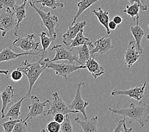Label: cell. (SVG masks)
Listing matches in <instances>:
<instances>
[{
  "mask_svg": "<svg viewBox=\"0 0 149 132\" xmlns=\"http://www.w3.org/2000/svg\"><path fill=\"white\" fill-rule=\"evenodd\" d=\"M112 115H119L123 116L129 124L137 122L140 127L149 124V105L141 102L137 103H131L128 108H120L119 103L112 108H108Z\"/></svg>",
  "mask_w": 149,
  "mask_h": 132,
  "instance_id": "obj_1",
  "label": "cell"
},
{
  "mask_svg": "<svg viewBox=\"0 0 149 132\" xmlns=\"http://www.w3.org/2000/svg\"><path fill=\"white\" fill-rule=\"evenodd\" d=\"M48 60V58L44 59L41 57L40 60H38V61L30 63L28 62L27 59H26L22 62V67H17V69L26 75L28 81H29V87L27 94L26 95V99L30 97L31 91L34 84L36 83L37 80L39 79L41 74L47 69L46 66H47Z\"/></svg>",
  "mask_w": 149,
  "mask_h": 132,
  "instance_id": "obj_2",
  "label": "cell"
},
{
  "mask_svg": "<svg viewBox=\"0 0 149 132\" xmlns=\"http://www.w3.org/2000/svg\"><path fill=\"white\" fill-rule=\"evenodd\" d=\"M30 6L36 10V12L40 15L41 19L42 20L43 26H45L47 28L48 31V35L49 37H55L57 36V34H56L55 31V27L56 26H58L59 24V19L57 16L52 15L50 12H45L42 11V10L41 8H39L36 6V3L34 1L33 3L29 1Z\"/></svg>",
  "mask_w": 149,
  "mask_h": 132,
  "instance_id": "obj_3",
  "label": "cell"
},
{
  "mask_svg": "<svg viewBox=\"0 0 149 132\" xmlns=\"http://www.w3.org/2000/svg\"><path fill=\"white\" fill-rule=\"evenodd\" d=\"M49 108L46 112L45 116L49 115L54 116L56 113H62L66 115L69 113H78L76 110H71L69 105L63 101L62 98L59 95L58 92H54L52 94V101L49 102Z\"/></svg>",
  "mask_w": 149,
  "mask_h": 132,
  "instance_id": "obj_4",
  "label": "cell"
},
{
  "mask_svg": "<svg viewBox=\"0 0 149 132\" xmlns=\"http://www.w3.org/2000/svg\"><path fill=\"white\" fill-rule=\"evenodd\" d=\"M36 36L34 34H29L25 36H20L14 40L12 45L17 46L26 52H34L39 50L40 45V41H36Z\"/></svg>",
  "mask_w": 149,
  "mask_h": 132,
  "instance_id": "obj_5",
  "label": "cell"
},
{
  "mask_svg": "<svg viewBox=\"0 0 149 132\" xmlns=\"http://www.w3.org/2000/svg\"><path fill=\"white\" fill-rule=\"evenodd\" d=\"M46 67H47V69H52L56 75L65 78L66 80H67V76L69 74L77 70L86 68L85 65H74L71 63L57 64L55 62L47 64Z\"/></svg>",
  "mask_w": 149,
  "mask_h": 132,
  "instance_id": "obj_6",
  "label": "cell"
},
{
  "mask_svg": "<svg viewBox=\"0 0 149 132\" xmlns=\"http://www.w3.org/2000/svg\"><path fill=\"white\" fill-rule=\"evenodd\" d=\"M17 20L15 12L11 8H6L5 11L0 14V31L2 37H5L6 33L15 29Z\"/></svg>",
  "mask_w": 149,
  "mask_h": 132,
  "instance_id": "obj_7",
  "label": "cell"
},
{
  "mask_svg": "<svg viewBox=\"0 0 149 132\" xmlns=\"http://www.w3.org/2000/svg\"><path fill=\"white\" fill-rule=\"evenodd\" d=\"M85 87V83L84 82H81L78 83L77 87H76V92L75 97L70 105H69V108L73 110H76L78 112H81L84 117V119H88L86 109L89 105V102L85 101L83 99L82 96H81V90L83 87Z\"/></svg>",
  "mask_w": 149,
  "mask_h": 132,
  "instance_id": "obj_8",
  "label": "cell"
},
{
  "mask_svg": "<svg viewBox=\"0 0 149 132\" xmlns=\"http://www.w3.org/2000/svg\"><path fill=\"white\" fill-rule=\"evenodd\" d=\"M30 98L31 100V103L29 107V112L27 113L26 117L24 119L26 121L32 119L36 118L40 115L45 116L47 112H45V109L46 105L49 102V100L42 102L40 101L38 97L36 95H31L30 96Z\"/></svg>",
  "mask_w": 149,
  "mask_h": 132,
  "instance_id": "obj_9",
  "label": "cell"
},
{
  "mask_svg": "<svg viewBox=\"0 0 149 132\" xmlns=\"http://www.w3.org/2000/svg\"><path fill=\"white\" fill-rule=\"evenodd\" d=\"M72 50H68L66 48H65L63 46L60 45H55L51 48V51L55 52V55L54 57L52 60H49L48 61V63L52 62H56L58 61V60H68L69 63L72 64L73 62L78 61V56L74 54Z\"/></svg>",
  "mask_w": 149,
  "mask_h": 132,
  "instance_id": "obj_10",
  "label": "cell"
},
{
  "mask_svg": "<svg viewBox=\"0 0 149 132\" xmlns=\"http://www.w3.org/2000/svg\"><path fill=\"white\" fill-rule=\"evenodd\" d=\"M94 47L90 51L91 57L101 56L109 53L113 46L112 45V41L111 38L108 36L102 37L94 43Z\"/></svg>",
  "mask_w": 149,
  "mask_h": 132,
  "instance_id": "obj_11",
  "label": "cell"
},
{
  "mask_svg": "<svg viewBox=\"0 0 149 132\" xmlns=\"http://www.w3.org/2000/svg\"><path fill=\"white\" fill-rule=\"evenodd\" d=\"M143 53V50H140L138 47L135 41L130 40L128 47L125 53V62L127 67L130 68L134 63H136Z\"/></svg>",
  "mask_w": 149,
  "mask_h": 132,
  "instance_id": "obj_12",
  "label": "cell"
},
{
  "mask_svg": "<svg viewBox=\"0 0 149 132\" xmlns=\"http://www.w3.org/2000/svg\"><path fill=\"white\" fill-rule=\"evenodd\" d=\"M147 83L144 82L140 85H138L134 88H131L128 90H121L119 89H114L111 92V95L113 97L118 95H126L130 98H132L136 100V101H141L143 98L145 87H146Z\"/></svg>",
  "mask_w": 149,
  "mask_h": 132,
  "instance_id": "obj_13",
  "label": "cell"
},
{
  "mask_svg": "<svg viewBox=\"0 0 149 132\" xmlns=\"http://www.w3.org/2000/svg\"><path fill=\"white\" fill-rule=\"evenodd\" d=\"M88 24L86 20H83L74 24L73 26H70L66 33L62 36L63 43L66 46H70L72 40L76 38L77 33Z\"/></svg>",
  "mask_w": 149,
  "mask_h": 132,
  "instance_id": "obj_14",
  "label": "cell"
},
{
  "mask_svg": "<svg viewBox=\"0 0 149 132\" xmlns=\"http://www.w3.org/2000/svg\"><path fill=\"white\" fill-rule=\"evenodd\" d=\"M16 96L17 95L15 94V89H14L12 85H8V86L6 87L4 91L1 94V98L3 104L2 108L1 109V118H5V112L7 105L9 103H11L12 105L13 104V98Z\"/></svg>",
  "mask_w": 149,
  "mask_h": 132,
  "instance_id": "obj_15",
  "label": "cell"
},
{
  "mask_svg": "<svg viewBox=\"0 0 149 132\" xmlns=\"http://www.w3.org/2000/svg\"><path fill=\"white\" fill-rule=\"evenodd\" d=\"M41 51L38 52H26L16 53L14 52L11 48H5L0 52V62L5 61H10V60L16 59L20 57L25 55H36L41 53Z\"/></svg>",
  "mask_w": 149,
  "mask_h": 132,
  "instance_id": "obj_16",
  "label": "cell"
},
{
  "mask_svg": "<svg viewBox=\"0 0 149 132\" xmlns=\"http://www.w3.org/2000/svg\"><path fill=\"white\" fill-rule=\"evenodd\" d=\"M80 116H77V117H74V121L76 123L79 124L82 128L84 132H97V122L98 119V116H95L92 118L88 119H80Z\"/></svg>",
  "mask_w": 149,
  "mask_h": 132,
  "instance_id": "obj_17",
  "label": "cell"
},
{
  "mask_svg": "<svg viewBox=\"0 0 149 132\" xmlns=\"http://www.w3.org/2000/svg\"><path fill=\"white\" fill-rule=\"evenodd\" d=\"M28 0H24L22 3L20 5H15L14 6L13 10L15 12V15L17 20V26L14 29V34L18 36V31L19 29L20 24L22 22L25 18L26 17V5Z\"/></svg>",
  "mask_w": 149,
  "mask_h": 132,
  "instance_id": "obj_18",
  "label": "cell"
},
{
  "mask_svg": "<svg viewBox=\"0 0 149 132\" xmlns=\"http://www.w3.org/2000/svg\"><path fill=\"white\" fill-rule=\"evenodd\" d=\"M88 71L95 79L105 73V69L100 64L98 63L93 57H91L85 64Z\"/></svg>",
  "mask_w": 149,
  "mask_h": 132,
  "instance_id": "obj_19",
  "label": "cell"
},
{
  "mask_svg": "<svg viewBox=\"0 0 149 132\" xmlns=\"http://www.w3.org/2000/svg\"><path fill=\"white\" fill-rule=\"evenodd\" d=\"M92 13H93L97 17L98 21L102 26L105 27L106 30H107V36L111 34V31L109 29L108 26L109 22V13L108 10L106 9H102L101 7H98L97 10H93Z\"/></svg>",
  "mask_w": 149,
  "mask_h": 132,
  "instance_id": "obj_20",
  "label": "cell"
},
{
  "mask_svg": "<svg viewBox=\"0 0 149 132\" xmlns=\"http://www.w3.org/2000/svg\"><path fill=\"white\" fill-rule=\"evenodd\" d=\"M100 1H101V0H80V1L77 3V11L73 18V20L71 24H70V26H73V25L76 23L77 19L81 15V14H82L85 10L88 9L91 5H93L94 3Z\"/></svg>",
  "mask_w": 149,
  "mask_h": 132,
  "instance_id": "obj_21",
  "label": "cell"
},
{
  "mask_svg": "<svg viewBox=\"0 0 149 132\" xmlns=\"http://www.w3.org/2000/svg\"><path fill=\"white\" fill-rule=\"evenodd\" d=\"M25 100H26V96L15 103H13L12 106L9 108L8 112L5 115V117H9L10 119H19V116L21 115V106H22V102Z\"/></svg>",
  "mask_w": 149,
  "mask_h": 132,
  "instance_id": "obj_22",
  "label": "cell"
},
{
  "mask_svg": "<svg viewBox=\"0 0 149 132\" xmlns=\"http://www.w3.org/2000/svg\"><path fill=\"white\" fill-rule=\"evenodd\" d=\"M135 22V26H133L130 27V31L133 35L138 47L140 50H143L141 46V42L145 35V31L140 26L139 19H136Z\"/></svg>",
  "mask_w": 149,
  "mask_h": 132,
  "instance_id": "obj_23",
  "label": "cell"
},
{
  "mask_svg": "<svg viewBox=\"0 0 149 132\" xmlns=\"http://www.w3.org/2000/svg\"><path fill=\"white\" fill-rule=\"evenodd\" d=\"M88 43V46H89L90 48H93L94 47V45L93 43L90 41V40L88 38H86L84 36V29H81L79 33H77L76 38L72 40L71 44L70 45V48L72 49L79 47L80 46L83 45L84 43Z\"/></svg>",
  "mask_w": 149,
  "mask_h": 132,
  "instance_id": "obj_24",
  "label": "cell"
},
{
  "mask_svg": "<svg viewBox=\"0 0 149 132\" xmlns=\"http://www.w3.org/2000/svg\"><path fill=\"white\" fill-rule=\"evenodd\" d=\"M88 43H84L78 51V61L80 65H85V64L91 58L90 51Z\"/></svg>",
  "mask_w": 149,
  "mask_h": 132,
  "instance_id": "obj_25",
  "label": "cell"
},
{
  "mask_svg": "<svg viewBox=\"0 0 149 132\" xmlns=\"http://www.w3.org/2000/svg\"><path fill=\"white\" fill-rule=\"evenodd\" d=\"M40 37L41 38V43L42 49L41 50V58L45 57V54L46 52H47V49L49 47V46L53 42H54L56 38L55 37H49L47 33H46L45 32H41L40 33Z\"/></svg>",
  "mask_w": 149,
  "mask_h": 132,
  "instance_id": "obj_26",
  "label": "cell"
},
{
  "mask_svg": "<svg viewBox=\"0 0 149 132\" xmlns=\"http://www.w3.org/2000/svg\"><path fill=\"white\" fill-rule=\"evenodd\" d=\"M140 7L138 3H134L130 5H126L125 9L123 10V12L127 13V16L131 17L133 20L135 21L136 19H139L140 15Z\"/></svg>",
  "mask_w": 149,
  "mask_h": 132,
  "instance_id": "obj_27",
  "label": "cell"
},
{
  "mask_svg": "<svg viewBox=\"0 0 149 132\" xmlns=\"http://www.w3.org/2000/svg\"><path fill=\"white\" fill-rule=\"evenodd\" d=\"M35 3H40L41 5V9L42 10L45 7H48L52 10H55L58 8H63L64 4L62 3L58 2L57 0H37L34 1Z\"/></svg>",
  "mask_w": 149,
  "mask_h": 132,
  "instance_id": "obj_28",
  "label": "cell"
},
{
  "mask_svg": "<svg viewBox=\"0 0 149 132\" xmlns=\"http://www.w3.org/2000/svg\"><path fill=\"white\" fill-rule=\"evenodd\" d=\"M61 132H72L74 130L70 121V117L69 114L65 115V119L60 124V131Z\"/></svg>",
  "mask_w": 149,
  "mask_h": 132,
  "instance_id": "obj_29",
  "label": "cell"
},
{
  "mask_svg": "<svg viewBox=\"0 0 149 132\" xmlns=\"http://www.w3.org/2000/svg\"><path fill=\"white\" fill-rule=\"evenodd\" d=\"M28 131V124L27 121L20 119L14 126L12 132H27Z\"/></svg>",
  "mask_w": 149,
  "mask_h": 132,
  "instance_id": "obj_30",
  "label": "cell"
},
{
  "mask_svg": "<svg viewBox=\"0 0 149 132\" xmlns=\"http://www.w3.org/2000/svg\"><path fill=\"white\" fill-rule=\"evenodd\" d=\"M60 131V124L56 121H50L42 131L59 132Z\"/></svg>",
  "mask_w": 149,
  "mask_h": 132,
  "instance_id": "obj_31",
  "label": "cell"
},
{
  "mask_svg": "<svg viewBox=\"0 0 149 132\" xmlns=\"http://www.w3.org/2000/svg\"><path fill=\"white\" fill-rule=\"evenodd\" d=\"M20 119H10L9 121L2 123V126L5 132H12L15 124Z\"/></svg>",
  "mask_w": 149,
  "mask_h": 132,
  "instance_id": "obj_32",
  "label": "cell"
},
{
  "mask_svg": "<svg viewBox=\"0 0 149 132\" xmlns=\"http://www.w3.org/2000/svg\"><path fill=\"white\" fill-rule=\"evenodd\" d=\"M16 5V0H0V10L3 8L13 9Z\"/></svg>",
  "mask_w": 149,
  "mask_h": 132,
  "instance_id": "obj_33",
  "label": "cell"
},
{
  "mask_svg": "<svg viewBox=\"0 0 149 132\" xmlns=\"http://www.w3.org/2000/svg\"><path fill=\"white\" fill-rule=\"evenodd\" d=\"M22 77H23V73L17 69L13 71L11 73V74H10V79L15 82L20 81L22 80Z\"/></svg>",
  "mask_w": 149,
  "mask_h": 132,
  "instance_id": "obj_34",
  "label": "cell"
},
{
  "mask_svg": "<svg viewBox=\"0 0 149 132\" xmlns=\"http://www.w3.org/2000/svg\"><path fill=\"white\" fill-rule=\"evenodd\" d=\"M126 120L125 118L123 119L118 120L117 121V125L115 128V129L113 130V132H120V131H123V123L125 122Z\"/></svg>",
  "mask_w": 149,
  "mask_h": 132,
  "instance_id": "obj_35",
  "label": "cell"
},
{
  "mask_svg": "<svg viewBox=\"0 0 149 132\" xmlns=\"http://www.w3.org/2000/svg\"><path fill=\"white\" fill-rule=\"evenodd\" d=\"M130 4H133L134 3H136L140 6V8L142 9L143 11H146L147 10V6L143 2L141 1V0H128Z\"/></svg>",
  "mask_w": 149,
  "mask_h": 132,
  "instance_id": "obj_36",
  "label": "cell"
},
{
  "mask_svg": "<svg viewBox=\"0 0 149 132\" xmlns=\"http://www.w3.org/2000/svg\"><path fill=\"white\" fill-rule=\"evenodd\" d=\"M65 119V115L62 113H56L54 115V121L61 124Z\"/></svg>",
  "mask_w": 149,
  "mask_h": 132,
  "instance_id": "obj_37",
  "label": "cell"
},
{
  "mask_svg": "<svg viewBox=\"0 0 149 132\" xmlns=\"http://www.w3.org/2000/svg\"><path fill=\"white\" fill-rule=\"evenodd\" d=\"M112 20H113V22H114L116 24L120 25V24H121V23L123 22V18H122L121 17H120V16H119V15H116V16H114V17H113Z\"/></svg>",
  "mask_w": 149,
  "mask_h": 132,
  "instance_id": "obj_38",
  "label": "cell"
},
{
  "mask_svg": "<svg viewBox=\"0 0 149 132\" xmlns=\"http://www.w3.org/2000/svg\"><path fill=\"white\" fill-rule=\"evenodd\" d=\"M108 26H109V28L110 30L114 31L117 29V27H118V24H116L114 22H113V20H111V21H109V22Z\"/></svg>",
  "mask_w": 149,
  "mask_h": 132,
  "instance_id": "obj_39",
  "label": "cell"
},
{
  "mask_svg": "<svg viewBox=\"0 0 149 132\" xmlns=\"http://www.w3.org/2000/svg\"><path fill=\"white\" fill-rule=\"evenodd\" d=\"M131 131H134V130L133 128H127L126 126V123L125 122L123 123V132H125V131H127V132H130Z\"/></svg>",
  "mask_w": 149,
  "mask_h": 132,
  "instance_id": "obj_40",
  "label": "cell"
},
{
  "mask_svg": "<svg viewBox=\"0 0 149 132\" xmlns=\"http://www.w3.org/2000/svg\"><path fill=\"white\" fill-rule=\"evenodd\" d=\"M0 74L8 75L9 74V70H2V69H0Z\"/></svg>",
  "mask_w": 149,
  "mask_h": 132,
  "instance_id": "obj_41",
  "label": "cell"
},
{
  "mask_svg": "<svg viewBox=\"0 0 149 132\" xmlns=\"http://www.w3.org/2000/svg\"><path fill=\"white\" fill-rule=\"evenodd\" d=\"M22 1H24V0H22ZM28 1H31V0H28Z\"/></svg>",
  "mask_w": 149,
  "mask_h": 132,
  "instance_id": "obj_42",
  "label": "cell"
},
{
  "mask_svg": "<svg viewBox=\"0 0 149 132\" xmlns=\"http://www.w3.org/2000/svg\"><path fill=\"white\" fill-rule=\"evenodd\" d=\"M1 91H0V95H1Z\"/></svg>",
  "mask_w": 149,
  "mask_h": 132,
  "instance_id": "obj_43",
  "label": "cell"
},
{
  "mask_svg": "<svg viewBox=\"0 0 149 132\" xmlns=\"http://www.w3.org/2000/svg\"><path fill=\"white\" fill-rule=\"evenodd\" d=\"M148 28H149V24H148Z\"/></svg>",
  "mask_w": 149,
  "mask_h": 132,
  "instance_id": "obj_44",
  "label": "cell"
},
{
  "mask_svg": "<svg viewBox=\"0 0 149 132\" xmlns=\"http://www.w3.org/2000/svg\"><path fill=\"white\" fill-rule=\"evenodd\" d=\"M148 1H149V0H148Z\"/></svg>",
  "mask_w": 149,
  "mask_h": 132,
  "instance_id": "obj_45",
  "label": "cell"
}]
</instances>
